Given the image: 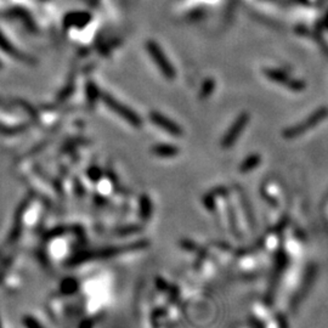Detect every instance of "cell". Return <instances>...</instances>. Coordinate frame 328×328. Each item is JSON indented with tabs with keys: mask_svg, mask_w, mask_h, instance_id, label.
I'll return each mask as SVG.
<instances>
[{
	"mask_svg": "<svg viewBox=\"0 0 328 328\" xmlns=\"http://www.w3.org/2000/svg\"><path fill=\"white\" fill-rule=\"evenodd\" d=\"M148 51H150L151 56H152V59L154 60V64L159 67L160 72H162V73L166 75L167 78L173 79V78L175 77L174 67H173V66L169 64V61H167V59L164 58L162 50H160L159 48H157L154 44H150Z\"/></svg>",
	"mask_w": 328,
	"mask_h": 328,
	"instance_id": "6da1fadb",
	"label": "cell"
},
{
	"mask_svg": "<svg viewBox=\"0 0 328 328\" xmlns=\"http://www.w3.org/2000/svg\"><path fill=\"white\" fill-rule=\"evenodd\" d=\"M328 115V110L327 108H321L320 111H317L315 115H312L310 118H308L307 122L302 123V124H298L295 128L291 129L289 131L286 132L287 138H293V136H298V135H302L303 132H305L308 130L309 128L312 127V125H316L320 123L322 119Z\"/></svg>",
	"mask_w": 328,
	"mask_h": 328,
	"instance_id": "7a4b0ae2",
	"label": "cell"
},
{
	"mask_svg": "<svg viewBox=\"0 0 328 328\" xmlns=\"http://www.w3.org/2000/svg\"><path fill=\"white\" fill-rule=\"evenodd\" d=\"M248 123V115H242L237 121L235 122V124L232 125L231 129H230L228 134L225 135V138H224V141H223V146L224 147H230L231 145L235 143L236 140H237V138L239 136V134H241L242 130H243L244 125Z\"/></svg>",
	"mask_w": 328,
	"mask_h": 328,
	"instance_id": "3957f363",
	"label": "cell"
},
{
	"mask_svg": "<svg viewBox=\"0 0 328 328\" xmlns=\"http://www.w3.org/2000/svg\"><path fill=\"white\" fill-rule=\"evenodd\" d=\"M106 102H107V105H108V107H111V108L116 113L121 115L123 118L125 119V121L130 122V123H132V124H135V125L140 124V121H139V119L136 118V116H135L132 112L129 111L128 108L123 107L121 103H118L117 101H115V99H112V97H108V99L106 100Z\"/></svg>",
	"mask_w": 328,
	"mask_h": 328,
	"instance_id": "277c9868",
	"label": "cell"
},
{
	"mask_svg": "<svg viewBox=\"0 0 328 328\" xmlns=\"http://www.w3.org/2000/svg\"><path fill=\"white\" fill-rule=\"evenodd\" d=\"M151 117H152L153 123H156L157 125H159V127L163 128L166 131H169L170 134L173 135H181L180 128H179L175 123L167 119L166 117L160 115V113H152Z\"/></svg>",
	"mask_w": 328,
	"mask_h": 328,
	"instance_id": "5b68a950",
	"label": "cell"
},
{
	"mask_svg": "<svg viewBox=\"0 0 328 328\" xmlns=\"http://www.w3.org/2000/svg\"><path fill=\"white\" fill-rule=\"evenodd\" d=\"M259 160L260 159H259V157H258V156L251 157V158H248L243 164H242L241 170H242V172H248V170L253 169L254 166H257V164L259 163Z\"/></svg>",
	"mask_w": 328,
	"mask_h": 328,
	"instance_id": "8992f818",
	"label": "cell"
}]
</instances>
